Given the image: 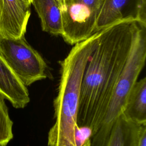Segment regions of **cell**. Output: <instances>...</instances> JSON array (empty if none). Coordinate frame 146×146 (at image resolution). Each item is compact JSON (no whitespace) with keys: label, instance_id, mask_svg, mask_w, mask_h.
<instances>
[{"label":"cell","instance_id":"7","mask_svg":"<svg viewBox=\"0 0 146 146\" xmlns=\"http://www.w3.org/2000/svg\"><path fill=\"white\" fill-rule=\"evenodd\" d=\"M104 0H72L61 12L64 23L79 29H94Z\"/></svg>","mask_w":146,"mask_h":146},{"label":"cell","instance_id":"10","mask_svg":"<svg viewBox=\"0 0 146 146\" xmlns=\"http://www.w3.org/2000/svg\"><path fill=\"white\" fill-rule=\"evenodd\" d=\"M43 31L54 35L62 33V18L58 0H32Z\"/></svg>","mask_w":146,"mask_h":146},{"label":"cell","instance_id":"1","mask_svg":"<svg viewBox=\"0 0 146 146\" xmlns=\"http://www.w3.org/2000/svg\"><path fill=\"white\" fill-rule=\"evenodd\" d=\"M146 35V23L124 21L88 38L90 56L82 79L77 123L91 138L100 128L120 74L136 42Z\"/></svg>","mask_w":146,"mask_h":146},{"label":"cell","instance_id":"2","mask_svg":"<svg viewBox=\"0 0 146 146\" xmlns=\"http://www.w3.org/2000/svg\"><path fill=\"white\" fill-rule=\"evenodd\" d=\"M90 51L87 38L74 44L59 62L60 78L54 101L55 123L48 133V146H79L77 120L81 84Z\"/></svg>","mask_w":146,"mask_h":146},{"label":"cell","instance_id":"6","mask_svg":"<svg viewBox=\"0 0 146 146\" xmlns=\"http://www.w3.org/2000/svg\"><path fill=\"white\" fill-rule=\"evenodd\" d=\"M30 16V5L24 0H2L0 37L17 39L25 36Z\"/></svg>","mask_w":146,"mask_h":146},{"label":"cell","instance_id":"4","mask_svg":"<svg viewBox=\"0 0 146 146\" xmlns=\"http://www.w3.org/2000/svg\"><path fill=\"white\" fill-rule=\"evenodd\" d=\"M0 55L26 87L47 78L46 63L25 36L0 37Z\"/></svg>","mask_w":146,"mask_h":146},{"label":"cell","instance_id":"16","mask_svg":"<svg viewBox=\"0 0 146 146\" xmlns=\"http://www.w3.org/2000/svg\"><path fill=\"white\" fill-rule=\"evenodd\" d=\"M2 0H0V17L2 13Z\"/></svg>","mask_w":146,"mask_h":146},{"label":"cell","instance_id":"9","mask_svg":"<svg viewBox=\"0 0 146 146\" xmlns=\"http://www.w3.org/2000/svg\"><path fill=\"white\" fill-rule=\"evenodd\" d=\"M122 115L127 120L146 125V78L137 80L126 100Z\"/></svg>","mask_w":146,"mask_h":146},{"label":"cell","instance_id":"8","mask_svg":"<svg viewBox=\"0 0 146 146\" xmlns=\"http://www.w3.org/2000/svg\"><path fill=\"white\" fill-rule=\"evenodd\" d=\"M0 94L15 108H23L30 102L26 87L0 55Z\"/></svg>","mask_w":146,"mask_h":146},{"label":"cell","instance_id":"5","mask_svg":"<svg viewBox=\"0 0 146 146\" xmlns=\"http://www.w3.org/2000/svg\"><path fill=\"white\" fill-rule=\"evenodd\" d=\"M130 21L146 23V0H104L94 33Z\"/></svg>","mask_w":146,"mask_h":146},{"label":"cell","instance_id":"15","mask_svg":"<svg viewBox=\"0 0 146 146\" xmlns=\"http://www.w3.org/2000/svg\"><path fill=\"white\" fill-rule=\"evenodd\" d=\"M79 146H91V136L90 135L86 136Z\"/></svg>","mask_w":146,"mask_h":146},{"label":"cell","instance_id":"3","mask_svg":"<svg viewBox=\"0 0 146 146\" xmlns=\"http://www.w3.org/2000/svg\"><path fill=\"white\" fill-rule=\"evenodd\" d=\"M146 59V35L135 44L115 86L100 128L91 138V146H106L116 120L123 111L128 95L143 70Z\"/></svg>","mask_w":146,"mask_h":146},{"label":"cell","instance_id":"13","mask_svg":"<svg viewBox=\"0 0 146 146\" xmlns=\"http://www.w3.org/2000/svg\"><path fill=\"white\" fill-rule=\"evenodd\" d=\"M137 146H146V125L140 127Z\"/></svg>","mask_w":146,"mask_h":146},{"label":"cell","instance_id":"12","mask_svg":"<svg viewBox=\"0 0 146 146\" xmlns=\"http://www.w3.org/2000/svg\"><path fill=\"white\" fill-rule=\"evenodd\" d=\"M5 100L0 94V144L6 146L13 138V122L9 116Z\"/></svg>","mask_w":146,"mask_h":146},{"label":"cell","instance_id":"11","mask_svg":"<svg viewBox=\"0 0 146 146\" xmlns=\"http://www.w3.org/2000/svg\"><path fill=\"white\" fill-rule=\"evenodd\" d=\"M141 125L120 115L113 124L106 146H137Z\"/></svg>","mask_w":146,"mask_h":146},{"label":"cell","instance_id":"18","mask_svg":"<svg viewBox=\"0 0 146 146\" xmlns=\"http://www.w3.org/2000/svg\"><path fill=\"white\" fill-rule=\"evenodd\" d=\"M0 146H6V145H2V144H0Z\"/></svg>","mask_w":146,"mask_h":146},{"label":"cell","instance_id":"17","mask_svg":"<svg viewBox=\"0 0 146 146\" xmlns=\"http://www.w3.org/2000/svg\"><path fill=\"white\" fill-rule=\"evenodd\" d=\"M27 3H28L29 5L31 6V2H32V0H24Z\"/></svg>","mask_w":146,"mask_h":146},{"label":"cell","instance_id":"14","mask_svg":"<svg viewBox=\"0 0 146 146\" xmlns=\"http://www.w3.org/2000/svg\"><path fill=\"white\" fill-rule=\"evenodd\" d=\"M58 1L59 3L61 12L64 11L66 9L71 5L72 2V0H58Z\"/></svg>","mask_w":146,"mask_h":146}]
</instances>
